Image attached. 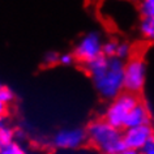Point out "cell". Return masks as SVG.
Returning <instances> with one entry per match:
<instances>
[{
    "mask_svg": "<svg viewBox=\"0 0 154 154\" xmlns=\"http://www.w3.org/2000/svg\"><path fill=\"white\" fill-rule=\"evenodd\" d=\"M124 60L101 55L85 65L98 94L112 101L124 91Z\"/></svg>",
    "mask_w": 154,
    "mask_h": 154,
    "instance_id": "obj_1",
    "label": "cell"
},
{
    "mask_svg": "<svg viewBox=\"0 0 154 154\" xmlns=\"http://www.w3.org/2000/svg\"><path fill=\"white\" fill-rule=\"evenodd\" d=\"M86 132L88 141L103 154H119L127 149L122 129L111 125L105 119L91 122Z\"/></svg>",
    "mask_w": 154,
    "mask_h": 154,
    "instance_id": "obj_2",
    "label": "cell"
},
{
    "mask_svg": "<svg viewBox=\"0 0 154 154\" xmlns=\"http://www.w3.org/2000/svg\"><path fill=\"white\" fill-rule=\"evenodd\" d=\"M140 102L137 94L131 93V91H123L116 98H114L110 102L105 111V120L109 122L111 125L116 127L119 129H124V124L127 116L133 110V107Z\"/></svg>",
    "mask_w": 154,
    "mask_h": 154,
    "instance_id": "obj_3",
    "label": "cell"
},
{
    "mask_svg": "<svg viewBox=\"0 0 154 154\" xmlns=\"http://www.w3.org/2000/svg\"><path fill=\"white\" fill-rule=\"evenodd\" d=\"M103 39L102 35L97 32H90L80 38L73 48V55L76 61L86 65L91 60L103 55Z\"/></svg>",
    "mask_w": 154,
    "mask_h": 154,
    "instance_id": "obj_4",
    "label": "cell"
},
{
    "mask_svg": "<svg viewBox=\"0 0 154 154\" xmlns=\"http://www.w3.org/2000/svg\"><path fill=\"white\" fill-rule=\"evenodd\" d=\"M146 80V65L142 57L132 56L125 61L124 90L138 94L144 89Z\"/></svg>",
    "mask_w": 154,
    "mask_h": 154,
    "instance_id": "obj_5",
    "label": "cell"
},
{
    "mask_svg": "<svg viewBox=\"0 0 154 154\" xmlns=\"http://www.w3.org/2000/svg\"><path fill=\"white\" fill-rule=\"evenodd\" d=\"M88 141V132L82 128L61 129L55 133L52 138V145L57 149L75 150L84 146Z\"/></svg>",
    "mask_w": 154,
    "mask_h": 154,
    "instance_id": "obj_6",
    "label": "cell"
},
{
    "mask_svg": "<svg viewBox=\"0 0 154 154\" xmlns=\"http://www.w3.org/2000/svg\"><path fill=\"white\" fill-rule=\"evenodd\" d=\"M154 136V131L150 124L134 127V128H125L123 132V138L127 149H133L141 152L150 138Z\"/></svg>",
    "mask_w": 154,
    "mask_h": 154,
    "instance_id": "obj_7",
    "label": "cell"
},
{
    "mask_svg": "<svg viewBox=\"0 0 154 154\" xmlns=\"http://www.w3.org/2000/svg\"><path fill=\"white\" fill-rule=\"evenodd\" d=\"M150 124V116H149V111L142 102H138L136 106L133 107V110L129 112V115L127 116L124 129L125 128H134V127H140V125H146Z\"/></svg>",
    "mask_w": 154,
    "mask_h": 154,
    "instance_id": "obj_8",
    "label": "cell"
},
{
    "mask_svg": "<svg viewBox=\"0 0 154 154\" xmlns=\"http://www.w3.org/2000/svg\"><path fill=\"white\" fill-rule=\"evenodd\" d=\"M140 34L149 42H154V16L142 17L140 21Z\"/></svg>",
    "mask_w": 154,
    "mask_h": 154,
    "instance_id": "obj_9",
    "label": "cell"
},
{
    "mask_svg": "<svg viewBox=\"0 0 154 154\" xmlns=\"http://www.w3.org/2000/svg\"><path fill=\"white\" fill-rule=\"evenodd\" d=\"M14 131L11 128L9 124L5 123V119H2V125H0V145H7L13 142Z\"/></svg>",
    "mask_w": 154,
    "mask_h": 154,
    "instance_id": "obj_10",
    "label": "cell"
},
{
    "mask_svg": "<svg viewBox=\"0 0 154 154\" xmlns=\"http://www.w3.org/2000/svg\"><path fill=\"white\" fill-rule=\"evenodd\" d=\"M13 99H14L13 90L9 86L2 85V88H0V110H2V114H4V107L9 105L11 102H13Z\"/></svg>",
    "mask_w": 154,
    "mask_h": 154,
    "instance_id": "obj_11",
    "label": "cell"
},
{
    "mask_svg": "<svg viewBox=\"0 0 154 154\" xmlns=\"http://www.w3.org/2000/svg\"><path fill=\"white\" fill-rule=\"evenodd\" d=\"M138 12L142 17L154 16V0H140Z\"/></svg>",
    "mask_w": 154,
    "mask_h": 154,
    "instance_id": "obj_12",
    "label": "cell"
},
{
    "mask_svg": "<svg viewBox=\"0 0 154 154\" xmlns=\"http://www.w3.org/2000/svg\"><path fill=\"white\" fill-rule=\"evenodd\" d=\"M0 154H28L17 142H11L7 145H0Z\"/></svg>",
    "mask_w": 154,
    "mask_h": 154,
    "instance_id": "obj_13",
    "label": "cell"
},
{
    "mask_svg": "<svg viewBox=\"0 0 154 154\" xmlns=\"http://www.w3.org/2000/svg\"><path fill=\"white\" fill-rule=\"evenodd\" d=\"M119 42L115 39H109L103 43V55L107 57H116Z\"/></svg>",
    "mask_w": 154,
    "mask_h": 154,
    "instance_id": "obj_14",
    "label": "cell"
},
{
    "mask_svg": "<svg viewBox=\"0 0 154 154\" xmlns=\"http://www.w3.org/2000/svg\"><path fill=\"white\" fill-rule=\"evenodd\" d=\"M131 54H132V47H131V45L128 43V42H119L118 51H116L118 59H122V60L129 59Z\"/></svg>",
    "mask_w": 154,
    "mask_h": 154,
    "instance_id": "obj_15",
    "label": "cell"
},
{
    "mask_svg": "<svg viewBox=\"0 0 154 154\" xmlns=\"http://www.w3.org/2000/svg\"><path fill=\"white\" fill-rule=\"evenodd\" d=\"M59 61H60V54H57L56 51H50L43 57L45 65H55V64H59Z\"/></svg>",
    "mask_w": 154,
    "mask_h": 154,
    "instance_id": "obj_16",
    "label": "cell"
},
{
    "mask_svg": "<svg viewBox=\"0 0 154 154\" xmlns=\"http://www.w3.org/2000/svg\"><path fill=\"white\" fill-rule=\"evenodd\" d=\"M75 55L73 54H60V61H59V64L61 65H65V67H68V65H72L73 64V61H75Z\"/></svg>",
    "mask_w": 154,
    "mask_h": 154,
    "instance_id": "obj_17",
    "label": "cell"
},
{
    "mask_svg": "<svg viewBox=\"0 0 154 154\" xmlns=\"http://www.w3.org/2000/svg\"><path fill=\"white\" fill-rule=\"evenodd\" d=\"M141 154H154V136L146 142V145L142 148Z\"/></svg>",
    "mask_w": 154,
    "mask_h": 154,
    "instance_id": "obj_18",
    "label": "cell"
},
{
    "mask_svg": "<svg viewBox=\"0 0 154 154\" xmlns=\"http://www.w3.org/2000/svg\"><path fill=\"white\" fill-rule=\"evenodd\" d=\"M119 154H141V152H138V150H133V149H125L123 150L122 153Z\"/></svg>",
    "mask_w": 154,
    "mask_h": 154,
    "instance_id": "obj_19",
    "label": "cell"
}]
</instances>
